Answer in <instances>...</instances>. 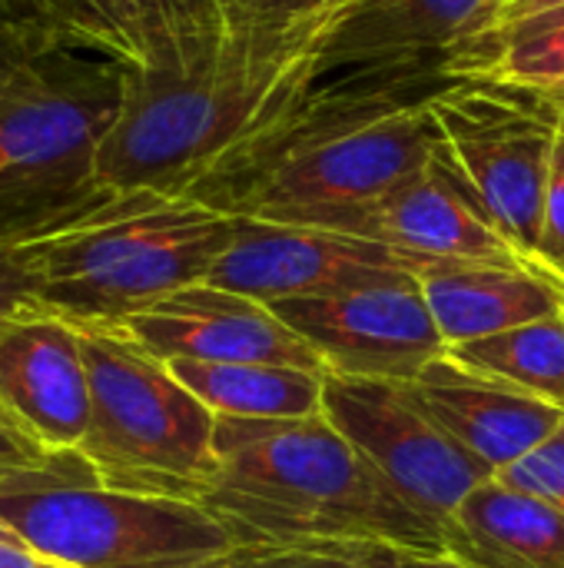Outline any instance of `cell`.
Listing matches in <instances>:
<instances>
[{"mask_svg":"<svg viewBox=\"0 0 564 568\" xmlns=\"http://www.w3.org/2000/svg\"><path fill=\"white\" fill-rule=\"evenodd\" d=\"M359 0H226V20L259 30H286L309 20L346 17Z\"/></svg>","mask_w":564,"mask_h":568,"instance_id":"4316f807","label":"cell"},{"mask_svg":"<svg viewBox=\"0 0 564 568\" xmlns=\"http://www.w3.org/2000/svg\"><path fill=\"white\" fill-rule=\"evenodd\" d=\"M564 23V0H499V10H495V23H492V33L485 37L479 57L469 63L465 77L502 43L509 40H522L529 33H539V30H552V27H562ZM462 77V80H465Z\"/></svg>","mask_w":564,"mask_h":568,"instance_id":"83f0119b","label":"cell"},{"mask_svg":"<svg viewBox=\"0 0 564 568\" xmlns=\"http://www.w3.org/2000/svg\"><path fill=\"white\" fill-rule=\"evenodd\" d=\"M469 77H489L539 93H564V23L495 47Z\"/></svg>","mask_w":564,"mask_h":568,"instance_id":"603a6c76","label":"cell"},{"mask_svg":"<svg viewBox=\"0 0 564 568\" xmlns=\"http://www.w3.org/2000/svg\"><path fill=\"white\" fill-rule=\"evenodd\" d=\"M299 226H322L372 243H386L419 263L465 260V263H519L525 260L489 220L485 206L459 173L452 156L442 153L412 180L386 196L322 213Z\"/></svg>","mask_w":564,"mask_h":568,"instance_id":"7c38bea8","label":"cell"},{"mask_svg":"<svg viewBox=\"0 0 564 568\" xmlns=\"http://www.w3.org/2000/svg\"><path fill=\"white\" fill-rule=\"evenodd\" d=\"M176 50V67L226 27V0H160Z\"/></svg>","mask_w":564,"mask_h":568,"instance_id":"f1b7e54d","label":"cell"},{"mask_svg":"<svg viewBox=\"0 0 564 568\" xmlns=\"http://www.w3.org/2000/svg\"><path fill=\"white\" fill-rule=\"evenodd\" d=\"M63 473H86V463L73 456H50L40 449L3 409H0V489L33 476H63Z\"/></svg>","mask_w":564,"mask_h":568,"instance_id":"484cf974","label":"cell"},{"mask_svg":"<svg viewBox=\"0 0 564 568\" xmlns=\"http://www.w3.org/2000/svg\"><path fill=\"white\" fill-rule=\"evenodd\" d=\"M342 17L286 30L229 23L180 67H126L116 126L96 156V183L203 200L259 153L306 103Z\"/></svg>","mask_w":564,"mask_h":568,"instance_id":"6da1fadb","label":"cell"},{"mask_svg":"<svg viewBox=\"0 0 564 568\" xmlns=\"http://www.w3.org/2000/svg\"><path fill=\"white\" fill-rule=\"evenodd\" d=\"M449 356L564 409V310L475 343L452 346Z\"/></svg>","mask_w":564,"mask_h":568,"instance_id":"44dd1931","label":"cell"},{"mask_svg":"<svg viewBox=\"0 0 564 568\" xmlns=\"http://www.w3.org/2000/svg\"><path fill=\"white\" fill-rule=\"evenodd\" d=\"M382 546L332 542H229L196 568H376Z\"/></svg>","mask_w":564,"mask_h":568,"instance_id":"cb8c5ba5","label":"cell"},{"mask_svg":"<svg viewBox=\"0 0 564 568\" xmlns=\"http://www.w3.org/2000/svg\"><path fill=\"white\" fill-rule=\"evenodd\" d=\"M219 479L203 509L233 542H332L449 552V529L406 503L319 413L216 416Z\"/></svg>","mask_w":564,"mask_h":568,"instance_id":"3957f363","label":"cell"},{"mask_svg":"<svg viewBox=\"0 0 564 568\" xmlns=\"http://www.w3.org/2000/svg\"><path fill=\"white\" fill-rule=\"evenodd\" d=\"M376 568H482L465 562L455 552H412V549H389L382 546L376 552Z\"/></svg>","mask_w":564,"mask_h":568,"instance_id":"4dcf8cb0","label":"cell"},{"mask_svg":"<svg viewBox=\"0 0 564 568\" xmlns=\"http://www.w3.org/2000/svg\"><path fill=\"white\" fill-rule=\"evenodd\" d=\"M0 519L70 568H196L233 542L203 506L103 489L90 469L3 486Z\"/></svg>","mask_w":564,"mask_h":568,"instance_id":"52a82bcc","label":"cell"},{"mask_svg":"<svg viewBox=\"0 0 564 568\" xmlns=\"http://www.w3.org/2000/svg\"><path fill=\"white\" fill-rule=\"evenodd\" d=\"M545 97H552V100L558 103V110H562V116H564V93H545Z\"/></svg>","mask_w":564,"mask_h":568,"instance_id":"836d02e7","label":"cell"},{"mask_svg":"<svg viewBox=\"0 0 564 568\" xmlns=\"http://www.w3.org/2000/svg\"><path fill=\"white\" fill-rule=\"evenodd\" d=\"M103 193L106 186L63 203L0 210V326L33 310V263L43 240H50L63 223L93 206Z\"/></svg>","mask_w":564,"mask_h":568,"instance_id":"7402d4cb","label":"cell"},{"mask_svg":"<svg viewBox=\"0 0 564 568\" xmlns=\"http://www.w3.org/2000/svg\"><path fill=\"white\" fill-rule=\"evenodd\" d=\"M40 556L0 519V568H27L33 566Z\"/></svg>","mask_w":564,"mask_h":568,"instance_id":"1f68e13d","label":"cell"},{"mask_svg":"<svg viewBox=\"0 0 564 568\" xmlns=\"http://www.w3.org/2000/svg\"><path fill=\"white\" fill-rule=\"evenodd\" d=\"M326 373L412 383L449 346L416 273H386L346 290L269 303Z\"/></svg>","mask_w":564,"mask_h":568,"instance_id":"30bf717a","label":"cell"},{"mask_svg":"<svg viewBox=\"0 0 564 568\" xmlns=\"http://www.w3.org/2000/svg\"><path fill=\"white\" fill-rule=\"evenodd\" d=\"M170 373L216 416L229 419H309L322 413L326 373L276 363L163 359Z\"/></svg>","mask_w":564,"mask_h":568,"instance_id":"ffe728a7","label":"cell"},{"mask_svg":"<svg viewBox=\"0 0 564 568\" xmlns=\"http://www.w3.org/2000/svg\"><path fill=\"white\" fill-rule=\"evenodd\" d=\"M449 552L482 568H564V516L489 479L452 516Z\"/></svg>","mask_w":564,"mask_h":568,"instance_id":"ac0fdd59","label":"cell"},{"mask_svg":"<svg viewBox=\"0 0 564 568\" xmlns=\"http://www.w3.org/2000/svg\"><path fill=\"white\" fill-rule=\"evenodd\" d=\"M422 266L425 263L362 236L236 216L233 240L203 283L269 306L279 300L346 290L386 273L419 276Z\"/></svg>","mask_w":564,"mask_h":568,"instance_id":"8fae6325","label":"cell"},{"mask_svg":"<svg viewBox=\"0 0 564 568\" xmlns=\"http://www.w3.org/2000/svg\"><path fill=\"white\" fill-rule=\"evenodd\" d=\"M27 568H70V566H63V562H53V559H43V556H40L33 566H27Z\"/></svg>","mask_w":564,"mask_h":568,"instance_id":"d6a6232c","label":"cell"},{"mask_svg":"<svg viewBox=\"0 0 564 568\" xmlns=\"http://www.w3.org/2000/svg\"><path fill=\"white\" fill-rule=\"evenodd\" d=\"M73 50H96L133 70L176 67L160 0H0Z\"/></svg>","mask_w":564,"mask_h":568,"instance_id":"d6986e66","label":"cell"},{"mask_svg":"<svg viewBox=\"0 0 564 568\" xmlns=\"http://www.w3.org/2000/svg\"><path fill=\"white\" fill-rule=\"evenodd\" d=\"M419 280L449 349L564 310V280L535 260H439L425 263L419 270Z\"/></svg>","mask_w":564,"mask_h":568,"instance_id":"e0dca14e","label":"cell"},{"mask_svg":"<svg viewBox=\"0 0 564 568\" xmlns=\"http://www.w3.org/2000/svg\"><path fill=\"white\" fill-rule=\"evenodd\" d=\"M233 226L236 216L189 196L106 190L37 250L33 306L73 326H120L203 283Z\"/></svg>","mask_w":564,"mask_h":568,"instance_id":"277c9868","label":"cell"},{"mask_svg":"<svg viewBox=\"0 0 564 568\" xmlns=\"http://www.w3.org/2000/svg\"><path fill=\"white\" fill-rule=\"evenodd\" d=\"M90 426L76 449L103 489L203 506L219 479L216 413L126 326H76Z\"/></svg>","mask_w":564,"mask_h":568,"instance_id":"8992f818","label":"cell"},{"mask_svg":"<svg viewBox=\"0 0 564 568\" xmlns=\"http://www.w3.org/2000/svg\"><path fill=\"white\" fill-rule=\"evenodd\" d=\"M0 409L50 456L80 449L90 376L73 323L33 306L0 326Z\"/></svg>","mask_w":564,"mask_h":568,"instance_id":"5bb4252c","label":"cell"},{"mask_svg":"<svg viewBox=\"0 0 564 568\" xmlns=\"http://www.w3.org/2000/svg\"><path fill=\"white\" fill-rule=\"evenodd\" d=\"M452 80L439 67L329 70L293 120L199 203L273 223L372 203L442 153L432 97Z\"/></svg>","mask_w":564,"mask_h":568,"instance_id":"7a4b0ae2","label":"cell"},{"mask_svg":"<svg viewBox=\"0 0 564 568\" xmlns=\"http://www.w3.org/2000/svg\"><path fill=\"white\" fill-rule=\"evenodd\" d=\"M322 416L406 503L445 529L459 506L495 479L425 413L409 383L326 373Z\"/></svg>","mask_w":564,"mask_h":568,"instance_id":"9c48e42d","label":"cell"},{"mask_svg":"<svg viewBox=\"0 0 564 568\" xmlns=\"http://www.w3.org/2000/svg\"><path fill=\"white\" fill-rule=\"evenodd\" d=\"M126 326L160 359L199 363H276L322 369V359L266 303L213 283L183 286L133 313Z\"/></svg>","mask_w":564,"mask_h":568,"instance_id":"4fadbf2b","label":"cell"},{"mask_svg":"<svg viewBox=\"0 0 564 568\" xmlns=\"http://www.w3.org/2000/svg\"><path fill=\"white\" fill-rule=\"evenodd\" d=\"M432 116L445 153L489 220L525 260H535L552 150L564 120L558 103L529 87L465 77L435 90Z\"/></svg>","mask_w":564,"mask_h":568,"instance_id":"ba28073f","label":"cell"},{"mask_svg":"<svg viewBox=\"0 0 564 568\" xmlns=\"http://www.w3.org/2000/svg\"><path fill=\"white\" fill-rule=\"evenodd\" d=\"M535 260L564 280V120L558 140H555V150H552L545 206H542V236H539Z\"/></svg>","mask_w":564,"mask_h":568,"instance_id":"f546056e","label":"cell"},{"mask_svg":"<svg viewBox=\"0 0 564 568\" xmlns=\"http://www.w3.org/2000/svg\"><path fill=\"white\" fill-rule=\"evenodd\" d=\"M499 0H359L326 40V70L439 67L465 77L492 33Z\"/></svg>","mask_w":564,"mask_h":568,"instance_id":"9a60e30c","label":"cell"},{"mask_svg":"<svg viewBox=\"0 0 564 568\" xmlns=\"http://www.w3.org/2000/svg\"><path fill=\"white\" fill-rule=\"evenodd\" d=\"M409 389L425 413L492 473L529 456L564 426V409L449 356L432 359Z\"/></svg>","mask_w":564,"mask_h":568,"instance_id":"2e32d148","label":"cell"},{"mask_svg":"<svg viewBox=\"0 0 564 568\" xmlns=\"http://www.w3.org/2000/svg\"><path fill=\"white\" fill-rule=\"evenodd\" d=\"M123 93V63L73 50L0 7V210L100 190L96 156Z\"/></svg>","mask_w":564,"mask_h":568,"instance_id":"5b68a950","label":"cell"},{"mask_svg":"<svg viewBox=\"0 0 564 568\" xmlns=\"http://www.w3.org/2000/svg\"><path fill=\"white\" fill-rule=\"evenodd\" d=\"M495 479L515 493H525V496L558 509L564 516V426L555 436H548L542 446H535L529 456H522L519 463L495 473Z\"/></svg>","mask_w":564,"mask_h":568,"instance_id":"d4e9b609","label":"cell"}]
</instances>
